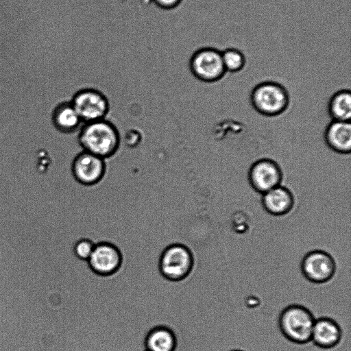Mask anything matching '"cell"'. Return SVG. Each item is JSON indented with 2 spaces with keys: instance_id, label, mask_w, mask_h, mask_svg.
Wrapping results in <instances>:
<instances>
[{
  "instance_id": "cell-3",
  "label": "cell",
  "mask_w": 351,
  "mask_h": 351,
  "mask_svg": "<svg viewBox=\"0 0 351 351\" xmlns=\"http://www.w3.org/2000/svg\"><path fill=\"white\" fill-rule=\"evenodd\" d=\"M197 259L193 252L186 245L173 243L162 252L158 261L161 276L171 282H180L193 276Z\"/></svg>"
},
{
  "instance_id": "cell-7",
  "label": "cell",
  "mask_w": 351,
  "mask_h": 351,
  "mask_svg": "<svg viewBox=\"0 0 351 351\" xmlns=\"http://www.w3.org/2000/svg\"><path fill=\"white\" fill-rule=\"evenodd\" d=\"M300 269L303 276L315 284H324L331 280L337 271L333 256L323 250H313L302 258Z\"/></svg>"
},
{
  "instance_id": "cell-18",
  "label": "cell",
  "mask_w": 351,
  "mask_h": 351,
  "mask_svg": "<svg viewBox=\"0 0 351 351\" xmlns=\"http://www.w3.org/2000/svg\"><path fill=\"white\" fill-rule=\"evenodd\" d=\"M95 245V243L89 239H80L73 245V254L78 260L87 261L93 252Z\"/></svg>"
},
{
  "instance_id": "cell-9",
  "label": "cell",
  "mask_w": 351,
  "mask_h": 351,
  "mask_svg": "<svg viewBox=\"0 0 351 351\" xmlns=\"http://www.w3.org/2000/svg\"><path fill=\"white\" fill-rule=\"evenodd\" d=\"M282 178V171L280 165L268 158L255 161L248 171V180L251 187L261 195L281 185Z\"/></svg>"
},
{
  "instance_id": "cell-12",
  "label": "cell",
  "mask_w": 351,
  "mask_h": 351,
  "mask_svg": "<svg viewBox=\"0 0 351 351\" xmlns=\"http://www.w3.org/2000/svg\"><path fill=\"white\" fill-rule=\"evenodd\" d=\"M51 121L58 132L66 135L76 133L83 124L70 100H62L56 104Z\"/></svg>"
},
{
  "instance_id": "cell-8",
  "label": "cell",
  "mask_w": 351,
  "mask_h": 351,
  "mask_svg": "<svg viewBox=\"0 0 351 351\" xmlns=\"http://www.w3.org/2000/svg\"><path fill=\"white\" fill-rule=\"evenodd\" d=\"M107 169L106 160L82 151L73 158L71 172L73 179L83 186H95L104 178Z\"/></svg>"
},
{
  "instance_id": "cell-14",
  "label": "cell",
  "mask_w": 351,
  "mask_h": 351,
  "mask_svg": "<svg viewBox=\"0 0 351 351\" xmlns=\"http://www.w3.org/2000/svg\"><path fill=\"white\" fill-rule=\"evenodd\" d=\"M324 138L327 146L336 153L348 154L351 151L350 121H332L326 128Z\"/></svg>"
},
{
  "instance_id": "cell-13",
  "label": "cell",
  "mask_w": 351,
  "mask_h": 351,
  "mask_svg": "<svg viewBox=\"0 0 351 351\" xmlns=\"http://www.w3.org/2000/svg\"><path fill=\"white\" fill-rule=\"evenodd\" d=\"M261 204L267 213L280 217L291 212L295 199L288 188L279 185L262 195Z\"/></svg>"
},
{
  "instance_id": "cell-23",
  "label": "cell",
  "mask_w": 351,
  "mask_h": 351,
  "mask_svg": "<svg viewBox=\"0 0 351 351\" xmlns=\"http://www.w3.org/2000/svg\"><path fill=\"white\" fill-rule=\"evenodd\" d=\"M144 351H145V350H144Z\"/></svg>"
},
{
  "instance_id": "cell-15",
  "label": "cell",
  "mask_w": 351,
  "mask_h": 351,
  "mask_svg": "<svg viewBox=\"0 0 351 351\" xmlns=\"http://www.w3.org/2000/svg\"><path fill=\"white\" fill-rule=\"evenodd\" d=\"M145 351H176L178 339L169 327L158 325L152 328L144 339Z\"/></svg>"
},
{
  "instance_id": "cell-21",
  "label": "cell",
  "mask_w": 351,
  "mask_h": 351,
  "mask_svg": "<svg viewBox=\"0 0 351 351\" xmlns=\"http://www.w3.org/2000/svg\"><path fill=\"white\" fill-rule=\"evenodd\" d=\"M106 174H107V173H106ZM107 175H108V176H110V175H108V174H107ZM111 177H112V176H111ZM112 179H114V180H117V179H115V178H113V177H112ZM119 183H120V184H123V183H121V182H119ZM117 184H118V183H117ZM106 188H107V189H109V188L113 189L114 187H109V186H108L105 187V189H106ZM115 189H117V188H115ZM121 190H122V189H121Z\"/></svg>"
},
{
  "instance_id": "cell-1",
  "label": "cell",
  "mask_w": 351,
  "mask_h": 351,
  "mask_svg": "<svg viewBox=\"0 0 351 351\" xmlns=\"http://www.w3.org/2000/svg\"><path fill=\"white\" fill-rule=\"evenodd\" d=\"M77 141L83 151L105 160L117 155L121 147L119 130L107 119L83 123L78 132Z\"/></svg>"
},
{
  "instance_id": "cell-16",
  "label": "cell",
  "mask_w": 351,
  "mask_h": 351,
  "mask_svg": "<svg viewBox=\"0 0 351 351\" xmlns=\"http://www.w3.org/2000/svg\"><path fill=\"white\" fill-rule=\"evenodd\" d=\"M328 112L332 121H350V90L343 89L334 93L328 101Z\"/></svg>"
},
{
  "instance_id": "cell-20",
  "label": "cell",
  "mask_w": 351,
  "mask_h": 351,
  "mask_svg": "<svg viewBox=\"0 0 351 351\" xmlns=\"http://www.w3.org/2000/svg\"><path fill=\"white\" fill-rule=\"evenodd\" d=\"M131 73H132L131 75H132V74H133V72H132ZM134 74H135V73H134ZM134 74H133V75H134ZM133 78H134V79H135V77H132V80H133ZM130 83H132L131 85H132V84L136 85V84H134V83H133V82H130ZM134 86V85H132V86ZM129 88H130V87H129ZM133 91H134V90H133V89H132V92H131L130 93H132ZM131 95H132V94H130L129 97H131ZM122 103H123V102H122ZM120 106H121V105L120 104L119 106H117V107H114V108H110V110H116V109H119V108H120Z\"/></svg>"
},
{
  "instance_id": "cell-22",
  "label": "cell",
  "mask_w": 351,
  "mask_h": 351,
  "mask_svg": "<svg viewBox=\"0 0 351 351\" xmlns=\"http://www.w3.org/2000/svg\"><path fill=\"white\" fill-rule=\"evenodd\" d=\"M229 351H245V350H241V349H233V350H230Z\"/></svg>"
},
{
  "instance_id": "cell-2",
  "label": "cell",
  "mask_w": 351,
  "mask_h": 351,
  "mask_svg": "<svg viewBox=\"0 0 351 351\" xmlns=\"http://www.w3.org/2000/svg\"><path fill=\"white\" fill-rule=\"evenodd\" d=\"M315 321L313 313L307 307L293 304L281 311L278 324L281 334L289 342L306 346L311 341Z\"/></svg>"
},
{
  "instance_id": "cell-19",
  "label": "cell",
  "mask_w": 351,
  "mask_h": 351,
  "mask_svg": "<svg viewBox=\"0 0 351 351\" xmlns=\"http://www.w3.org/2000/svg\"><path fill=\"white\" fill-rule=\"evenodd\" d=\"M152 1L157 8L170 10L178 8L182 0H152Z\"/></svg>"
},
{
  "instance_id": "cell-10",
  "label": "cell",
  "mask_w": 351,
  "mask_h": 351,
  "mask_svg": "<svg viewBox=\"0 0 351 351\" xmlns=\"http://www.w3.org/2000/svg\"><path fill=\"white\" fill-rule=\"evenodd\" d=\"M87 263L95 274L110 276L121 270L123 255L115 245L109 242H99L95 245Z\"/></svg>"
},
{
  "instance_id": "cell-4",
  "label": "cell",
  "mask_w": 351,
  "mask_h": 351,
  "mask_svg": "<svg viewBox=\"0 0 351 351\" xmlns=\"http://www.w3.org/2000/svg\"><path fill=\"white\" fill-rule=\"evenodd\" d=\"M250 102L257 112L272 117L281 114L287 109L290 99L284 86L276 82L265 81L253 88Z\"/></svg>"
},
{
  "instance_id": "cell-11",
  "label": "cell",
  "mask_w": 351,
  "mask_h": 351,
  "mask_svg": "<svg viewBox=\"0 0 351 351\" xmlns=\"http://www.w3.org/2000/svg\"><path fill=\"white\" fill-rule=\"evenodd\" d=\"M343 331L339 323L329 317L315 319L311 341L316 348L330 350L337 348L341 342Z\"/></svg>"
},
{
  "instance_id": "cell-17",
  "label": "cell",
  "mask_w": 351,
  "mask_h": 351,
  "mask_svg": "<svg viewBox=\"0 0 351 351\" xmlns=\"http://www.w3.org/2000/svg\"><path fill=\"white\" fill-rule=\"evenodd\" d=\"M221 56L226 72H239L245 66L246 62L245 55L238 49H226L221 51Z\"/></svg>"
},
{
  "instance_id": "cell-6",
  "label": "cell",
  "mask_w": 351,
  "mask_h": 351,
  "mask_svg": "<svg viewBox=\"0 0 351 351\" xmlns=\"http://www.w3.org/2000/svg\"><path fill=\"white\" fill-rule=\"evenodd\" d=\"M71 102L83 123L106 119L110 112L107 97L95 88L79 90L73 95Z\"/></svg>"
},
{
  "instance_id": "cell-5",
  "label": "cell",
  "mask_w": 351,
  "mask_h": 351,
  "mask_svg": "<svg viewBox=\"0 0 351 351\" xmlns=\"http://www.w3.org/2000/svg\"><path fill=\"white\" fill-rule=\"evenodd\" d=\"M189 68L194 78L204 83L217 82L226 73L221 51L213 47L196 49L189 59Z\"/></svg>"
}]
</instances>
